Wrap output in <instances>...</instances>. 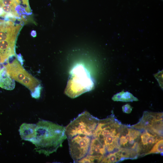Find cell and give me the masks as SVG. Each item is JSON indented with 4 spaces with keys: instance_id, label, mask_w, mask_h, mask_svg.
Wrapping results in <instances>:
<instances>
[{
    "instance_id": "6da1fadb",
    "label": "cell",
    "mask_w": 163,
    "mask_h": 163,
    "mask_svg": "<svg viewBox=\"0 0 163 163\" xmlns=\"http://www.w3.org/2000/svg\"><path fill=\"white\" fill-rule=\"evenodd\" d=\"M36 125L31 142L38 151L46 155L56 151L66 138L65 127L50 121L41 120Z\"/></svg>"
},
{
    "instance_id": "ba28073f",
    "label": "cell",
    "mask_w": 163,
    "mask_h": 163,
    "mask_svg": "<svg viewBox=\"0 0 163 163\" xmlns=\"http://www.w3.org/2000/svg\"><path fill=\"white\" fill-rule=\"evenodd\" d=\"M120 133L119 145L120 148L130 149L137 153V141L141 133L140 131L130 126L122 124Z\"/></svg>"
},
{
    "instance_id": "9a60e30c",
    "label": "cell",
    "mask_w": 163,
    "mask_h": 163,
    "mask_svg": "<svg viewBox=\"0 0 163 163\" xmlns=\"http://www.w3.org/2000/svg\"><path fill=\"white\" fill-rule=\"evenodd\" d=\"M112 99L114 101L123 102H132L138 101V99L131 93L128 91L124 92V91L114 95Z\"/></svg>"
},
{
    "instance_id": "52a82bcc",
    "label": "cell",
    "mask_w": 163,
    "mask_h": 163,
    "mask_svg": "<svg viewBox=\"0 0 163 163\" xmlns=\"http://www.w3.org/2000/svg\"><path fill=\"white\" fill-rule=\"evenodd\" d=\"M92 137L78 135L68 139L70 154L75 162H78L88 154Z\"/></svg>"
},
{
    "instance_id": "277c9868",
    "label": "cell",
    "mask_w": 163,
    "mask_h": 163,
    "mask_svg": "<svg viewBox=\"0 0 163 163\" xmlns=\"http://www.w3.org/2000/svg\"><path fill=\"white\" fill-rule=\"evenodd\" d=\"M7 62L5 66L11 78L28 88L32 97L39 98L41 89L40 81L28 72L17 59Z\"/></svg>"
},
{
    "instance_id": "3957f363",
    "label": "cell",
    "mask_w": 163,
    "mask_h": 163,
    "mask_svg": "<svg viewBox=\"0 0 163 163\" xmlns=\"http://www.w3.org/2000/svg\"><path fill=\"white\" fill-rule=\"evenodd\" d=\"M94 87V83L89 72L83 65L78 64L70 72L65 93L73 98L92 90Z\"/></svg>"
},
{
    "instance_id": "8992f818",
    "label": "cell",
    "mask_w": 163,
    "mask_h": 163,
    "mask_svg": "<svg viewBox=\"0 0 163 163\" xmlns=\"http://www.w3.org/2000/svg\"><path fill=\"white\" fill-rule=\"evenodd\" d=\"M130 126L139 130H148L163 136V113L145 111L139 122Z\"/></svg>"
},
{
    "instance_id": "30bf717a",
    "label": "cell",
    "mask_w": 163,
    "mask_h": 163,
    "mask_svg": "<svg viewBox=\"0 0 163 163\" xmlns=\"http://www.w3.org/2000/svg\"><path fill=\"white\" fill-rule=\"evenodd\" d=\"M22 25L13 21H0V41L17 38Z\"/></svg>"
},
{
    "instance_id": "5b68a950",
    "label": "cell",
    "mask_w": 163,
    "mask_h": 163,
    "mask_svg": "<svg viewBox=\"0 0 163 163\" xmlns=\"http://www.w3.org/2000/svg\"><path fill=\"white\" fill-rule=\"evenodd\" d=\"M99 120L87 111L82 113L65 127L67 138L78 135L93 137Z\"/></svg>"
},
{
    "instance_id": "2e32d148",
    "label": "cell",
    "mask_w": 163,
    "mask_h": 163,
    "mask_svg": "<svg viewBox=\"0 0 163 163\" xmlns=\"http://www.w3.org/2000/svg\"><path fill=\"white\" fill-rule=\"evenodd\" d=\"M121 161V158L117 151L107 154L104 157L101 163H115Z\"/></svg>"
},
{
    "instance_id": "7c38bea8",
    "label": "cell",
    "mask_w": 163,
    "mask_h": 163,
    "mask_svg": "<svg viewBox=\"0 0 163 163\" xmlns=\"http://www.w3.org/2000/svg\"><path fill=\"white\" fill-rule=\"evenodd\" d=\"M107 154L106 149L103 144L97 139L93 137L87 155L91 156L95 162H101Z\"/></svg>"
},
{
    "instance_id": "5bb4252c",
    "label": "cell",
    "mask_w": 163,
    "mask_h": 163,
    "mask_svg": "<svg viewBox=\"0 0 163 163\" xmlns=\"http://www.w3.org/2000/svg\"><path fill=\"white\" fill-rule=\"evenodd\" d=\"M36 126V125L34 124H22L19 129L22 138L30 141L34 136Z\"/></svg>"
},
{
    "instance_id": "d6986e66",
    "label": "cell",
    "mask_w": 163,
    "mask_h": 163,
    "mask_svg": "<svg viewBox=\"0 0 163 163\" xmlns=\"http://www.w3.org/2000/svg\"><path fill=\"white\" fill-rule=\"evenodd\" d=\"M133 108L129 104H126L123 106L122 107L123 112L126 113H130L132 111Z\"/></svg>"
},
{
    "instance_id": "7a4b0ae2",
    "label": "cell",
    "mask_w": 163,
    "mask_h": 163,
    "mask_svg": "<svg viewBox=\"0 0 163 163\" xmlns=\"http://www.w3.org/2000/svg\"><path fill=\"white\" fill-rule=\"evenodd\" d=\"M121 123L111 115L99 120L93 137L97 139L105 147L107 154L120 149L119 139Z\"/></svg>"
},
{
    "instance_id": "4fadbf2b",
    "label": "cell",
    "mask_w": 163,
    "mask_h": 163,
    "mask_svg": "<svg viewBox=\"0 0 163 163\" xmlns=\"http://www.w3.org/2000/svg\"><path fill=\"white\" fill-rule=\"evenodd\" d=\"M15 86L14 80L8 73L4 66L0 69V87L8 90H12Z\"/></svg>"
},
{
    "instance_id": "9c48e42d",
    "label": "cell",
    "mask_w": 163,
    "mask_h": 163,
    "mask_svg": "<svg viewBox=\"0 0 163 163\" xmlns=\"http://www.w3.org/2000/svg\"><path fill=\"white\" fill-rule=\"evenodd\" d=\"M144 130L143 132H141L138 139L137 152L138 157L145 155L157 142L163 139V136L149 130Z\"/></svg>"
},
{
    "instance_id": "ac0fdd59",
    "label": "cell",
    "mask_w": 163,
    "mask_h": 163,
    "mask_svg": "<svg viewBox=\"0 0 163 163\" xmlns=\"http://www.w3.org/2000/svg\"><path fill=\"white\" fill-rule=\"evenodd\" d=\"M163 139H161L153 145L150 151L146 155L151 154H158L163 152Z\"/></svg>"
},
{
    "instance_id": "e0dca14e",
    "label": "cell",
    "mask_w": 163,
    "mask_h": 163,
    "mask_svg": "<svg viewBox=\"0 0 163 163\" xmlns=\"http://www.w3.org/2000/svg\"><path fill=\"white\" fill-rule=\"evenodd\" d=\"M18 5L21 14H30L31 10L30 8L28 0H16Z\"/></svg>"
},
{
    "instance_id": "8fae6325",
    "label": "cell",
    "mask_w": 163,
    "mask_h": 163,
    "mask_svg": "<svg viewBox=\"0 0 163 163\" xmlns=\"http://www.w3.org/2000/svg\"><path fill=\"white\" fill-rule=\"evenodd\" d=\"M17 38L0 41V62L7 61L16 56L15 46Z\"/></svg>"
}]
</instances>
